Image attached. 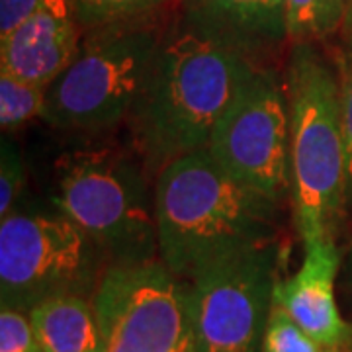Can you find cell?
<instances>
[{
    "label": "cell",
    "instance_id": "1",
    "mask_svg": "<svg viewBox=\"0 0 352 352\" xmlns=\"http://www.w3.org/2000/svg\"><path fill=\"white\" fill-rule=\"evenodd\" d=\"M252 63L186 12L166 25L149 80L126 122L131 147L153 178L178 157L208 149Z\"/></svg>",
    "mask_w": 352,
    "mask_h": 352
},
{
    "label": "cell",
    "instance_id": "2",
    "mask_svg": "<svg viewBox=\"0 0 352 352\" xmlns=\"http://www.w3.org/2000/svg\"><path fill=\"white\" fill-rule=\"evenodd\" d=\"M155 212L159 261L192 280L227 254L276 241L280 201L243 184L200 149L157 175Z\"/></svg>",
    "mask_w": 352,
    "mask_h": 352
},
{
    "label": "cell",
    "instance_id": "3",
    "mask_svg": "<svg viewBox=\"0 0 352 352\" xmlns=\"http://www.w3.org/2000/svg\"><path fill=\"white\" fill-rule=\"evenodd\" d=\"M51 200L110 264L159 258L155 178L133 147L88 143L59 155Z\"/></svg>",
    "mask_w": 352,
    "mask_h": 352
},
{
    "label": "cell",
    "instance_id": "4",
    "mask_svg": "<svg viewBox=\"0 0 352 352\" xmlns=\"http://www.w3.org/2000/svg\"><path fill=\"white\" fill-rule=\"evenodd\" d=\"M292 204L303 247L335 239L349 196L339 75L311 43H294L286 67Z\"/></svg>",
    "mask_w": 352,
    "mask_h": 352
},
{
    "label": "cell",
    "instance_id": "5",
    "mask_svg": "<svg viewBox=\"0 0 352 352\" xmlns=\"http://www.w3.org/2000/svg\"><path fill=\"white\" fill-rule=\"evenodd\" d=\"M166 25L163 16L153 14L85 32L73 63L47 87L43 120L82 135L106 133L127 122L149 80Z\"/></svg>",
    "mask_w": 352,
    "mask_h": 352
},
{
    "label": "cell",
    "instance_id": "6",
    "mask_svg": "<svg viewBox=\"0 0 352 352\" xmlns=\"http://www.w3.org/2000/svg\"><path fill=\"white\" fill-rule=\"evenodd\" d=\"M106 254L69 217L55 212H18L0 219V300L30 314L59 296L92 300Z\"/></svg>",
    "mask_w": 352,
    "mask_h": 352
},
{
    "label": "cell",
    "instance_id": "7",
    "mask_svg": "<svg viewBox=\"0 0 352 352\" xmlns=\"http://www.w3.org/2000/svg\"><path fill=\"white\" fill-rule=\"evenodd\" d=\"M92 307L102 352H194L190 282L159 258L110 264Z\"/></svg>",
    "mask_w": 352,
    "mask_h": 352
},
{
    "label": "cell",
    "instance_id": "8",
    "mask_svg": "<svg viewBox=\"0 0 352 352\" xmlns=\"http://www.w3.org/2000/svg\"><path fill=\"white\" fill-rule=\"evenodd\" d=\"M280 249L276 241L227 254L190 282L194 352H263Z\"/></svg>",
    "mask_w": 352,
    "mask_h": 352
},
{
    "label": "cell",
    "instance_id": "9",
    "mask_svg": "<svg viewBox=\"0 0 352 352\" xmlns=\"http://www.w3.org/2000/svg\"><path fill=\"white\" fill-rule=\"evenodd\" d=\"M208 151L227 173L272 200L282 204L292 194L288 98L274 73L249 67Z\"/></svg>",
    "mask_w": 352,
    "mask_h": 352
},
{
    "label": "cell",
    "instance_id": "10",
    "mask_svg": "<svg viewBox=\"0 0 352 352\" xmlns=\"http://www.w3.org/2000/svg\"><path fill=\"white\" fill-rule=\"evenodd\" d=\"M82 36L73 0H43L34 16L0 39V69L47 88L73 63Z\"/></svg>",
    "mask_w": 352,
    "mask_h": 352
},
{
    "label": "cell",
    "instance_id": "11",
    "mask_svg": "<svg viewBox=\"0 0 352 352\" xmlns=\"http://www.w3.org/2000/svg\"><path fill=\"white\" fill-rule=\"evenodd\" d=\"M339 263L335 239L315 241L305 247L300 270L274 286V303L282 305L321 349L335 344L349 325L335 302Z\"/></svg>",
    "mask_w": 352,
    "mask_h": 352
},
{
    "label": "cell",
    "instance_id": "12",
    "mask_svg": "<svg viewBox=\"0 0 352 352\" xmlns=\"http://www.w3.org/2000/svg\"><path fill=\"white\" fill-rule=\"evenodd\" d=\"M184 12L251 59L288 39L286 0H186Z\"/></svg>",
    "mask_w": 352,
    "mask_h": 352
},
{
    "label": "cell",
    "instance_id": "13",
    "mask_svg": "<svg viewBox=\"0 0 352 352\" xmlns=\"http://www.w3.org/2000/svg\"><path fill=\"white\" fill-rule=\"evenodd\" d=\"M28 315L43 352H102L92 300L59 296L36 305Z\"/></svg>",
    "mask_w": 352,
    "mask_h": 352
},
{
    "label": "cell",
    "instance_id": "14",
    "mask_svg": "<svg viewBox=\"0 0 352 352\" xmlns=\"http://www.w3.org/2000/svg\"><path fill=\"white\" fill-rule=\"evenodd\" d=\"M342 25V0H286V34L294 43L331 38Z\"/></svg>",
    "mask_w": 352,
    "mask_h": 352
},
{
    "label": "cell",
    "instance_id": "15",
    "mask_svg": "<svg viewBox=\"0 0 352 352\" xmlns=\"http://www.w3.org/2000/svg\"><path fill=\"white\" fill-rule=\"evenodd\" d=\"M47 88L0 71V127L4 133L43 118Z\"/></svg>",
    "mask_w": 352,
    "mask_h": 352
},
{
    "label": "cell",
    "instance_id": "16",
    "mask_svg": "<svg viewBox=\"0 0 352 352\" xmlns=\"http://www.w3.org/2000/svg\"><path fill=\"white\" fill-rule=\"evenodd\" d=\"M168 0H73L82 32L157 14Z\"/></svg>",
    "mask_w": 352,
    "mask_h": 352
},
{
    "label": "cell",
    "instance_id": "17",
    "mask_svg": "<svg viewBox=\"0 0 352 352\" xmlns=\"http://www.w3.org/2000/svg\"><path fill=\"white\" fill-rule=\"evenodd\" d=\"M263 352H321V346L292 319L282 305L272 300L264 329Z\"/></svg>",
    "mask_w": 352,
    "mask_h": 352
},
{
    "label": "cell",
    "instance_id": "18",
    "mask_svg": "<svg viewBox=\"0 0 352 352\" xmlns=\"http://www.w3.org/2000/svg\"><path fill=\"white\" fill-rule=\"evenodd\" d=\"M24 159L12 139L2 135L0 141V219L12 214L20 192L24 188Z\"/></svg>",
    "mask_w": 352,
    "mask_h": 352
},
{
    "label": "cell",
    "instance_id": "19",
    "mask_svg": "<svg viewBox=\"0 0 352 352\" xmlns=\"http://www.w3.org/2000/svg\"><path fill=\"white\" fill-rule=\"evenodd\" d=\"M0 352H43L30 315L14 307L0 311Z\"/></svg>",
    "mask_w": 352,
    "mask_h": 352
},
{
    "label": "cell",
    "instance_id": "20",
    "mask_svg": "<svg viewBox=\"0 0 352 352\" xmlns=\"http://www.w3.org/2000/svg\"><path fill=\"white\" fill-rule=\"evenodd\" d=\"M339 94H340V127L344 143L346 163V186L352 196V41L339 53Z\"/></svg>",
    "mask_w": 352,
    "mask_h": 352
},
{
    "label": "cell",
    "instance_id": "21",
    "mask_svg": "<svg viewBox=\"0 0 352 352\" xmlns=\"http://www.w3.org/2000/svg\"><path fill=\"white\" fill-rule=\"evenodd\" d=\"M43 0H0V39L34 16Z\"/></svg>",
    "mask_w": 352,
    "mask_h": 352
},
{
    "label": "cell",
    "instance_id": "22",
    "mask_svg": "<svg viewBox=\"0 0 352 352\" xmlns=\"http://www.w3.org/2000/svg\"><path fill=\"white\" fill-rule=\"evenodd\" d=\"M321 352H352V323L346 325L344 333H342V337H340L335 344L321 349Z\"/></svg>",
    "mask_w": 352,
    "mask_h": 352
},
{
    "label": "cell",
    "instance_id": "23",
    "mask_svg": "<svg viewBox=\"0 0 352 352\" xmlns=\"http://www.w3.org/2000/svg\"><path fill=\"white\" fill-rule=\"evenodd\" d=\"M344 6V25H342V34L346 41H352V0H342Z\"/></svg>",
    "mask_w": 352,
    "mask_h": 352
}]
</instances>
